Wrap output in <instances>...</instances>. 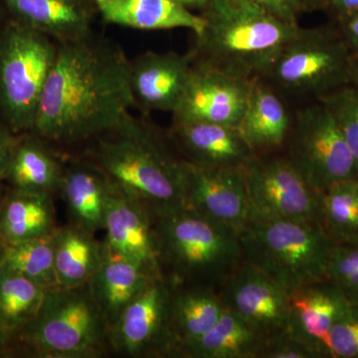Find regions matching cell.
<instances>
[{
  "mask_svg": "<svg viewBox=\"0 0 358 358\" xmlns=\"http://www.w3.org/2000/svg\"><path fill=\"white\" fill-rule=\"evenodd\" d=\"M257 358H317V355L287 329L264 338Z\"/></svg>",
  "mask_w": 358,
  "mask_h": 358,
  "instance_id": "cell-35",
  "label": "cell"
},
{
  "mask_svg": "<svg viewBox=\"0 0 358 358\" xmlns=\"http://www.w3.org/2000/svg\"><path fill=\"white\" fill-rule=\"evenodd\" d=\"M185 204L241 234L251 217L244 169H211L186 162Z\"/></svg>",
  "mask_w": 358,
  "mask_h": 358,
  "instance_id": "cell-13",
  "label": "cell"
},
{
  "mask_svg": "<svg viewBox=\"0 0 358 358\" xmlns=\"http://www.w3.org/2000/svg\"><path fill=\"white\" fill-rule=\"evenodd\" d=\"M336 27L352 53H358V14L336 23Z\"/></svg>",
  "mask_w": 358,
  "mask_h": 358,
  "instance_id": "cell-39",
  "label": "cell"
},
{
  "mask_svg": "<svg viewBox=\"0 0 358 358\" xmlns=\"http://www.w3.org/2000/svg\"><path fill=\"white\" fill-rule=\"evenodd\" d=\"M95 141L91 162L117 192L140 202L152 216L185 207V160L147 124L129 113Z\"/></svg>",
  "mask_w": 358,
  "mask_h": 358,
  "instance_id": "cell-2",
  "label": "cell"
},
{
  "mask_svg": "<svg viewBox=\"0 0 358 358\" xmlns=\"http://www.w3.org/2000/svg\"><path fill=\"white\" fill-rule=\"evenodd\" d=\"M240 238L245 262L267 275L287 293L327 281L336 242L320 224L251 214Z\"/></svg>",
  "mask_w": 358,
  "mask_h": 358,
  "instance_id": "cell-5",
  "label": "cell"
},
{
  "mask_svg": "<svg viewBox=\"0 0 358 358\" xmlns=\"http://www.w3.org/2000/svg\"><path fill=\"white\" fill-rule=\"evenodd\" d=\"M263 338L236 313L225 308L208 331L178 346L173 357L257 358Z\"/></svg>",
  "mask_w": 358,
  "mask_h": 358,
  "instance_id": "cell-28",
  "label": "cell"
},
{
  "mask_svg": "<svg viewBox=\"0 0 358 358\" xmlns=\"http://www.w3.org/2000/svg\"><path fill=\"white\" fill-rule=\"evenodd\" d=\"M352 57L338 27H299L265 80L293 95L320 101L350 84Z\"/></svg>",
  "mask_w": 358,
  "mask_h": 358,
  "instance_id": "cell-8",
  "label": "cell"
},
{
  "mask_svg": "<svg viewBox=\"0 0 358 358\" xmlns=\"http://www.w3.org/2000/svg\"><path fill=\"white\" fill-rule=\"evenodd\" d=\"M244 174L251 214L320 225L322 192L308 185L286 155H256Z\"/></svg>",
  "mask_w": 358,
  "mask_h": 358,
  "instance_id": "cell-10",
  "label": "cell"
},
{
  "mask_svg": "<svg viewBox=\"0 0 358 358\" xmlns=\"http://www.w3.org/2000/svg\"><path fill=\"white\" fill-rule=\"evenodd\" d=\"M103 20L112 24L138 30L185 28L195 35L203 29L202 15L179 0H93Z\"/></svg>",
  "mask_w": 358,
  "mask_h": 358,
  "instance_id": "cell-22",
  "label": "cell"
},
{
  "mask_svg": "<svg viewBox=\"0 0 358 358\" xmlns=\"http://www.w3.org/2000/svg\"><path fill=\"white\" fill-rule=\"evenodd\" d=\"M350 85L358 88V53H352L350 65Z\"/></svg>",
  "mask_w": 358,
  "mask_h": 358,
  "instance_id": "cell-40",
  "label": "cell"
},
{
  "mask_svg": "<svg viewBox=\"0 0 358 358\" xmlns=\"http://www.w3.org/2000/svg\"><path fill=\"white\" fill-rule=\"evenodd\" d=\"M181 3L185 4L189 9L200 8L203 9L208 0H179Z\"/></svg>",
  "mask_w": 358,
  "mask_h": 358,
  "instance_id": "cell-42",
  "label": "cell"
},
{
  "mask_svg": "<svg viewBox=\"0 0 358 358\" xmlns=\"http://www.w3.org/2000/svg\"><path fill=\"white\" fill-rule=\"evenodd\" d=\"M58 42L9 20L0 25V117L14 134L31 131Z\"/></svg>",
  "mask_w": 358,
  "mask_h": 358,
  "instance_id": "cell-7",
  "label": "cell"
},
{
  "mask_svg": "<svg viewBox=\"0 0 358 358\" xmlns=\"http://www.w3.org/2000/svg\"><path fill=\"white\" fill-rule=\"evenodd\" d=\"M115 190L106 174L90 160L64 166L59 194L67 207L70 223L96 234L103 230Z\"/></svg>",
  "mask_w": 358,
  "mask_h": 358,
  "instance_id": "cell-20",
  "label": "cell"
},
{
  "mask_svg": "<svg viewBox=\"0 0 358 358\" xmlns=\"http://www.w3.org/2000/svg\"><path fill=\"white\" fill-rule=\"evenodd\" d=\"M252 82L193 62L182 96L171 113L173 122H212L237 128Z\"/></svg>",
  "mask_w": 358,
  "mask_h": 358,
  "instance_id": "cell-12",
  "label": "cell"
},
{
  "mask_svg": "<svg viewBox=\"0 0 358 358\" xmlns=\"http://www.w3.org/2000/svg\"><path fill=\"white\" fill-rule=\"evenodd\" d=\"M293 117L265 79L252 82L248 102L237 129L256 155L278 152L286 145Z\"/></svg>",
  "mask_w": 358,
  "mask_h": 358,
  "instance_id": "cell-21",
  "label": "cell"
},
{
  "mask_svg": "<svg viewBox=\"0 0 358 358\" xmlns=\"http://www.w3.org/2000/svg\"><path fill=\"white\" fill-rule=\"evenodd\" d=\"M10 331L3 326L1 322H0V350L6 345L7 341H8L9 336H10Z\"/></svg>",
  "mask_w": 358,
  "mask_h": 358,
  "instance_id": "cell-43",
  "label": "cell"
},
{
  "mask_svg": "<svg viewBox=\"0 0 358 358\" xmlns=\"http://www.w3.org/2000/svg\"><path fill=\"white\" fill-rule=\"evenodd\" d=\"M95 10L93 0H0V13L6 20L58 43L91 34Z\"/></svg>",
  "mask_w": 358,
  "mask_h": 358,
  "instance_id": "cell-19",
  "label": "cell"
},
{
  "mask_svg": "<svg viewBox=\"0 0 358 358\" xmlns=\"http://www.w3.org/2000/svg\"><path fill=\"white\" fill-rule=\"evenodd\" d=\"M324 358H358V305H352L334 324Z\"/></svg>",
  "mask_w": 358,
  "mask_h": 358,
  "instance_id": "cell-34",
  "label": "cell"
},
{
  "mask_svg": "<svg viewBox=\"0 0 358 358\" xmlns=\"http://www.w3.org/2000/svg\"><path fill=\"white\" fill-rule=\"evenodd\" d=\"M131 62L117 45L95 38L58 43L33 133L52 143L96 140L134 107Z\"/></svg>",
  "mask_w": 358,
  "mask_h": 358,
  "instance_id": "cell-1",
  "label": "cell"
},
{
  "mask_svg": "<svg viewBox=\"0 0 358 358\" xmlns=\"http://www.w3.org/2000/svg\"><path fill=\"white\" fill-rule=\"evenodd\" d=\"M46 289L0 264V322L20 333L38 313Z\"/></svg>",
  "mask_w": 358,
  "mask_h": 358,
  "instance_id": "cell-29",
  "label": "cell"
},
{
  "mask_svg": "<svg viewBox=\"0 0 358 358\" xmlns=\"http://www.w3.org/2000/svg\"><path fill=\"white\" fill-rule=\"evenodd\" d=\"M171 134L182 159L211 169H245L256 157L236 127L173 122Z\"/></svg>",
  "mask_w": 358,
  "mask_h": 358,
  "instance_id": "cell-18",
  "label": "cell"
},
{
  "mask_svg": "<svg viewBox=\"0 0 358 358\" xmlns=\"http://www.w3.org/2000/svg\"><path fill=\"white\" fill-rule=\"evenodd\" d=\"M225 307L218 289L200 285L176 284L169 315V331L174 350L199 338L217 322Z\"/></svg>",
  "mask_w": 358,
  "mask_h": 358,
  "instance_id": "cell-24",
  "label": "cell"
},
{
  "mask_svg": "<svg viewBox=\"0 0 358 358\" xmlns=\"http://www.w3.org/2000/svg\"><path fill=\"white\" fill-rule=\"evenodd\" d=\"M329 110L355 157L358 173V88L346 85L320 99Z\"/></svg>",
  "mask_w": 358,
  "mask_h": 358,
  "instance_id": "cell-32",
  "label": "cell"
},
{
  "mask_svg": "<svg viewBox=\"0 0 358 358\" xmlns=\"http://www.w3.org/2000/svg\"><path fill=\"white\" fill-rule=\"evenodd\" d=\"M3 122H0V180L4 179L9 160L17 138Z\"/></svg>",
  "mask_w": 358,
  "mask_h": 358,
  "instance_id": "cell-37",
  "label": "cell"
},
{
  "mask_svg": "<svg viewBox=\"0 0 358 358\" xmlns=\"http://www.w3.org/2000/svg\"><path fill=\"white\" fill-rule=\"evenodd\" d=\"M44 358H96L110 346V326L88 282L47 289L38 313L20 331Z\"/></svg>",
  "mask_w": 358,
  "mask_h": 358,
  "instance_id": "cell-6",
  "label": "cell"
},
{
  "mask_svg": "<svg viewBox=\"0 0 358 358\" xmlns=\"http://www.w3.org/2000/svg\"><path fill=\"white\" fill-rule=\"evenodd\" d=\"M54 232L46 236L4 246L0 264L29 278L44 289L57 288Z\"/></svg>",
  "mask_w": 358,
  "mask_h": 358,
  "instance_id": "cell-31",
  "label": "cell"
},
{
  "mask_svg": "<svg viewBox=\"0 0 358 358\" xmlns=\"http://www.w3.org/2000/svg\"><path fill=\"white\" fill-rule=\"evenodd\" d=\"M105 252L129 261L152 277L162 274L152 214L115 190L106 215Z\"/></svg>",
  "mask_w": 358,
  "mask_h": 358,
  "instance_id": "cell-15",
  "label": "cell"
},
{
  "mask_svg": "<svg viewBox=\"0 0 358 358\" xmlns=\"http://www.w3.org/2000/svg\"><path fill=\"white\" fill-rule=\"evenodd\" d=\"M155 278L157 277H152L126 259L106 253L102 265L88 284L94 298L107 317L110 329L122 310Z\"/></svg>",
  "mask_w": 358,
  "mask_h": 358,
  "instance_id": "cell-25",
  "label": "cell"
},
{
  "mask_svg": "<svg viewBox=\"0 0 358 358\" xmlns=\"http://www.w3.org/2000/svg\"><path fill=\"white\" fill-rule=\"evenodd\" d=\"M64 166L38 134H21L14 145L4 178L20 192L59 193Z\"/></svg>",
  "mask_w": 358,
  "mask_h": 358,
  "instance_id": "cell-23",
  "label": "cell"
},
{
  "mask_svg": "<svg viewBox=\"0 0 358 358\" xmlns=\"http://www.w3.org/2000/svg\"><path fill=\"white\" fill-rule=\"evenodd\" d=\"M278 20L291 25H299L303 9V0H252Z\"/></svg>",
  "mask_w": 358,
  "mask_h": 358,
  "instance_id": "cell-36",
  "label": "cell"
},
{
  "mask_svg": "<svg viewBox=\"0 0 358 358\" xmlns=\"http://www.w3.org/2000/svg\"><path fill=\"white\" fill-rule=\"evenodd\" d=\"M51 195L13 189L0 207V241L4 246L46 236L57 229Z\"/></svg>",
  "mask_w": 358,
  "mask_h": 358,
  "instance_id": "cell-27",
  "label": "cell"
},
{
  "mask_svg": "<svg viewBox=\"0 0 358 358\" xmlns=\"http://www.w3.org/2000/svg\"><path fill=\"white\" fill-rule=\"evenodd\" d=\"M162 274L218 289L244 262L239 233L183 207L152 216Z\"/></svg>",
  "mask_w": 358,
  "mask_h": 358,
  "instance_id": "cell-4",
  "label": "cell"
},
{
  "mask_svg": "<svg viewBox=\"0 0 358 358\" xmlns=\"http://www.w3.org/2000/svg\"><path fill=\"white\" fill-rule=\"evenodd\" d=\"M286 155L306 181L324 192L346 179L357 178L355 157L338 124L320 101L293 117Z\"/></svg>",
  "mask_w": 358,
  "mask_h": 358,
  "instance_id": "cell-9",
  "label": "cell"
},
{
  "mask_svg": "<svg viewBox=\"0 0 358 358\" xmlns=\"http://www.w3.org/2000/svg\"><path fill=\"white\" fill-rule=\"evenodd\" d=\"M195 35L193 62L247 81L265 79L300 26L278 20L252 0H208Z\"/></svg>",
  "mask_w": 358,
  "mask_h": 358,
  "instance_id": "cell-3",
  "label": "cell"
},
{
  "mask_svg": "<svg viewBox=\"0 0 358 358\" xmlns=\"http://www.w3.org/2000/svg\"><path fill=\"white\" fill-rule=\"evenodd\" d=\"M324 10L338 23L358 14V0H327Z\"/></svg>",
  "mask_w": 358,
  "mask_h": 358,
  "instance_id": "cell-38",
  "label": "cell"
},
{
  "mask_svg": "<svg viewBox=\"0 0 358 358\" xmlns=\"http://www.w3.org/2000/svg\"><path fill=\"white\" fill-rule=\"evenodd\" d=\"M320 226L338 244L358 243V176L322 192Z\"/></svg>",
  "mask_w": 358,
  "mask_h": 358,
  "instance_id": "cell-30",
  "label": "cell"
},
{
  "mask_svg": "<svg viewBox=\"0 0 358 358\" xmlns=\"http://www.w3.org/2000/svg\"><path fill=\"white\" fill-rule=\"evenodd\" d=\"M174 286L164 275L152 280L110 327V350L127 357H171L169 315Z\"/></svg>",
  "mask_w": 358,
  "mask_h": 358,
  "instance_id": "cell-11",
  "label": "cell"
},
{
  "mask_svg": "<svg viewBox=\"0 0 358 358\" xmlns=\"http://www.w3.org/2000/svg\"><path fill=\"white\" fill-rule=\"evenodd\" d=\"M327 0H303V9L306 11L319 10L324 9Z\"/></svg>",
  "mask_w": 358,
  "mask_h": 358,
  "instance_id": "cell-41",
  "label": "cell"
},
{
  "mask_svg": "<svg viewBox=\"0 0 358 358\" xmlns=\"http://www.w3.org/2000/svg\"><path fill=\"white\" fill-rule=\"evenodd\" d=\"M193 65L192 53L148 52L131 62L134 106L173 113L182 96Z\"/></svg>",
  "mask_w": 358,
  "mask_h": 358,
  "instance_id": "cell-16",
  "label": "cell"
},
{
  "mask_svg": "<svg viewBox=\"0 0 358 358\" xmlns=\"http://www.w3.org/2000/svg\"><path fill=\"white\" fill-rule=\"evenodd\" d=\"M327 281L336 285L350 303L358 305V243H336L329 259Z\"/></svg>",
  "mask_w": 358,
  "mask_h": 358,
  "instance_id": "cell-33",
  "label": "cell"
},
{
  "mask_svg": "<svg viewBox=\"0 0 358 358\" xmlns=\"http://www.w3.org/2000/svg\"><path fill=\"white\" fill-rule=\"evenodd\" d=\"M106 257L103 242L95 234L73 224L57 227L54 232L57 288L87 284L102 265Z\"/></svg>",
  "mask_w": 358,
  "mask_h": 358,
  "instance_id": "cell-26",
  "label": "cell"
},
{
  "mask_svg": "<svg viewBox=\"0 0 358 358\" xmlns=\"http://www.w3.org/2000/svg\"><path fill=\"white\" fill-rule=\"evenodd\" d=\"M350 305L343 292L329 281L301 287L288 293L287 329L317 358H324L329 334Z\"/></svg>",
  "mask_w": 358,
  "mask_h": 358,
  "instance_id": "cell-17",
  "label": "cell"
},
{
  "mask_svg": "<svg viewBox=\"0 0 358 358\" xmlns=\"http://www.w3.org/2000/svg\"><path fill=\"white\" fill-rule=\"evenodd\" d=\"M4 245L0 241V260H1L2 253H3Z\"/></svg>",
  "mask_w": 358,
  "mask_h": 358,
  "instance_id": "cell-44",
  "label": "cell"
},
{
  "mask_svg": "<svg viewBox=\"0 0 358 358\" xmlns=\"http://www.w3.org/2000/svg\"><path fill=\"white\" fill-rule=\"evenodd\" d=\"M218 293L224 307L263 338L288 327V293L245 261L223 282Z\"/></svg>",
  "mask_w": 358,
  "mask_h": 358,
  "instance_id": "cell-14",
  "label": "cell"
}]
</instances>
